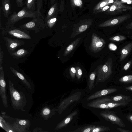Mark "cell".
<instances>
[{"instance_id": "8992f818", "label": "cell", "mask_w": 132, "mask_h": 132, "mask_svg": "<svg viewBox=\"0 0 132 132\" xmlns=\"http://www.w3.org/2000/svg\"><path fill=\"white\" fill-rule=\"evenodd\" d=\"M105 44L104 40L93 33L92 35V42L89 48L92 52H98L105 47Z\"/></svg>"}, {"instance_id": "e575fe53", "label": "cell", "mask_w": 132, "mask_h": 132, "mask_svg": "<svg viewBox=\"0 0 132 132\" xmlns=\"http://www.w3.org/2000/svg\"><path fill=\"white\" fill-rule=\"evenodd\" d=\"M112 4V3L111 4H108L102 8L101 9L98 10L95 12V13H101L106 11L110 7L111 5Z\"/></svg>"}, {"instance_id": "7a4b0ae2", "label": "cell", "mask_w": 132, "mask_h": 132, "mask_svg": "<svg viewBox=\"0 0 132 132\" xmlns=\"http://www.w3.org/2000/svg\"><path fill=\"white\" fill-rule=\"evenodd\" d=\"M112 59L110 57L103 65H100L95 69L97 76L96 84L107 80L112 73Z\"/></svg>"}, {"instance_id": "f35d334b", "label": "cell", "mask_w": 132, "mask_h": 132, "mask_svg": "<svg viewBox=\"0 0 132 132\" xmlns=\"http://www.w3.org/2000/svg\"><path fill=\"white\" fill-rule=\"evenodd\" d=\"M109 48L111 50L114 51L116 50L117 48L116 46L114 44L111 43L109 45Z\"/></svg>"}, {"instance_id": "ab89813d", "label": "cell", "mask_w": 132, "mask_h": 132, "mask_svg": "<svg viewBox=\"0 0 132 132\" xmlns=\"http://www.w3.org/2000/svg\"><path fill=\"white\" fill-rule=\"evenodd\" d=\"M122 3H127L128 4H132V0H121Z\"/></svg>"}, {"instance_id": "9a60e30c", "label": "cell", "mask_w": 132, "mask_h": 132, "mask_svg": "<svg viewBox=\"0 0 132 132\" xmlns=\"http://www.w3.org/2000/svg\"><path fill=\"white\" fill-rule=\"evenodd\" d=\"M132 50V42L129 43L123 47L120 53V60L122 61L128 56Z\"/></svg>"}, {"instance_id": "4316f807", "label": "cell", "mask_w": 132, "mask_h": 132, "mask_svg": "<svg viewBox=\"0 0 132 132\" xmlns=\"http://www.w3.org/2000/svg\"><path fill=\"white\" fill-rule=\"evenodd\" d=\"M119 80L120 82L124 84L132 83V75L123 76L119 79Z\"/></svg>"}, {"instance_id": "7dc6e473", "label": "cell", "mask_w": 132, "mask_h": 132, "mask_svg": "<svg viewBox=\"0 0 132 132\" xmlns=\"http://www.w3.org/2000/svg\"><path fill=\"white\" fill-rule=\"evenodd\" d=\"M125 89L127 90L132 91V86L126 87Z\"/></svg>"}, {"instance_id": "30bf717a", "label": "cell", "mask_w": 132, "mask_h": 132, "mask_svg": "<svg viewBox=\"0 0 132 132\" xmlns=\"http://www.w3.org/2000/svg\"><path fill=\"white\" fill-rule=\"evenodd\" d=\"M6 84L3 72H1L0 75V95L4 106L8 107L7 98L6 92Z\"/></svg>"}, {"instance_id": "d6a6232c", "label": "cell", "mask_w": 132, "mask_h": 132, "mask_svg": "<svg viewBox=\"0 0 132 132\" xmlns=\"http://www.w3.org/2000/svg\"><path fill=\"white\" fill-rule=\"evenodd\" d=\"M56 17H52L46 20L48 25L50 27H52L57 21Z\"/></svg>"}, {"instance_id": "e0dca14e", "label": "cell", "mask_w": 132, "mask_h": 132, "mask_svg": "<svg viewBox=\"0 0 132 132\" xmlns=\"http://www.w3.org/2000/svg\"><path fill=\"white\" fill-rule=\"evenodd\" d=\"M110 98L112 101L115 102H129L132 100L130 96L120 94L111 96Z\"/></svg>"}, {"instance_id": "52a82bcc", "label": "cell", "mask_w": 132, "mask_h": 132, "mask_svg": "<svg viewBox=\"0 0 132 132\" xmlns=\"http://www.w3.org/2000/svg\"><path fill=\"white\" fill-rule=\"evenodd\" d=\"M131 17V16L129 14L118 16L106 21L100 24L98 26L103 27L116 26L125 21Z\"/></svg>"}, {"instance_id": "4dcf8cb0", "label": "cell", "mask_w": 132, "mask_h": 132, "mask_svg": "<svg viewBox=\"0 0 132 132\" xmlns=\"http://www.w3.org/2000/svg\"><path fill=\"white\" fill-rule=\"evenodd\" d=\"M36 4L37 5L36 11L39 16L43 19H44V17L43 16L41 12V9L42 6V0H37Z\"/></svg>"}, {"instance_id": "d4e9b609", "label": "cell", "mask_w": 132, "mask_h": 132, "mask_svg": "<svg viewBox=\"0 0 132 132\" xmlns=\"http://www.w3.org/2000/svg\"><path fill=\"white\" fill-rule=\"evenodd\" d=\"M96 74V72L95 71L94 72H92L89 76L88 79V86L89 89L90 91L95 87L94 83Z\"/></svg>"}, {"instance_id": "d6986e66", "label": "cell", "mask_w": 132, "mask_h": 132, "mask_svg": "<svg viewBox=\"0 0 132 132\" xmlns=\"http://www.w3.org/2000/svg\"><path fill=\"white\" fill-rule=\"evenodd\" d=\"M115 0H103L100 2L93 8V12H95L101 9L103 7L113 3Z\"/></svg>"}, {"instance_id": "ac0fdd59", "label": "cell", "mask_w": 132, "mask_h": 132, "mask_svg": "<svg viewBox=\"0 0 132 132\" xmlns=\"http://www.w3.org/2000/svg\"><path fill=\"white\" fill-rule=\"evenodd\" d=\"M9 32L10 34L19 38H30V37L28 35L19 30H12L10 31Z\"/></svg>"}, {"instance_id": "f1b7e54d", "label": "cell", "mask_w": 132, "mask_h": 132, "mask_svg": "<svg viewBox=\"0 0 132 132\" xmlns=\"http://www.w3.org/2000/svg\"><path fill=\"white\" fill-rule=\"evenodd\" d=\"M110 130V128L108 127L102 126H95L91 132H104Z\"/></svg>"}, {"instance_id": "8d00e7d4", "label": "cell", "mask_w": 132, "mask_h": 132, "mask_svg": "<svg viewBox=\"0 0 132 132\" xmlns=\"http://www.w3.org/2000/svg\"><path fill=\"white\" fill-rule=\"evenodd\" d=\"M15 1L17 6L18 7H21L25 4L24 3L25 0H15Z\"/></svg>"}, {"instance_id": "603a6c76", "label": "cell", "mask_w": 132, "mask_h": 132, "mask_svg": "<svg viewBox=\"0 0 132 132\" xmlns=\"http://www.w3.org/2000/svg\"><path fill=\"white\" fill-rule=\"evenodd\" d=\"M25 4L27 10L34 11L36 9L37 0H25Z\"/></svg>"}, {"instance_id": "60d3db41", "label": "cell", "mask_w": 132, "mask_h": 132, "mask_svg": "<svg viewBox=\"0 0 132 132\" xmlns=\"http://www.w3.org/2000/svg\"><path fill=\"white\" fill-rule=\"evenodd\" d=\"M117 129L119 131L121 132H131V131L129 130H126L125 129H122L121 128L117 127Z\"/></svg>"}, {"instance_id": "5bb4252c", "label": "cell", "mask_w": 132, "mask_h": 132, "mask_svg": "<svg viewBox=\"0 0 132 132\" xmlns=\"http://www.w3.org/2000/svg\"><path fill=\"white\" fill-rule=\"evenodd\" d=\"M55 114V109L46 106L42 110L40 114L44 120H47Z\"/></svg>"}, {"instance_id": "f907efd6", "label": "cell", "mask_w": 132, "mask_h": 132, "mask_svg": "<svg viewBox=\"0 0 132 132\" xmlns=\"http://www.w3.org/2000/svg\"><path fill=\"white\" fill-rule=\"evenodd\" d=\"M130 38H132V35L130 36Z\"/></svg>"}, {"instance_id": "f6af8a7d", "label": "cell", "mask_w": 132, "mask_h": 132, "mask_svg": "<svg viewBox=\"0 0 132 132\" xmlns=\"http://www.w3.org/2000/svg\"><path fill=\"white\" fill-rule=\"evenodd\" d=\"M126 27L127 29H132V22L128 24Z\"/></svg>"}, {"instance_id": "2e32d148", "label": "cell", "mask_w": 132, "mask_h": 132, "mask_svg": "<svg viewBox=\"0 0 132 132\" xmlns=\"http://www.w3.org/2000/svg\"><path fill=\"white\" fill-rule=\"evenodd\" d=\"M59 11L57 3L52 4L47 13L45 20L46 21L52 17H56Z\"/></svg>"}, {"instance_id": "83f0119b", "label": "cell", "mask_w": 132, "mask_h": 132, "mask_svg": "<svg viewBox=\"0 0 132 132\" xmlns=\"http://www.w3.org/2000/svg\"><path fill=\"white\" fill-rule=\"evenodd\" d=\"M14 73L21 80L22 82L29 89L31 88V85L29 82L23 76L21 73L15 71Z\"/></svg>"}, {"instance_id": "bcb514c9", "label": "cell", "mask_w": 132, "mask_h": 132, "mask_svg": "<svg viewBox=\"0 0 132 132\" xmlns=\"http://www.w3.org/2000/svg\"><path fill=\"white\" fill-rule=\"evenodd\" d=\"M17 44L16 43H13L10 45V46L12 48H14L17 46Z\"/></svg>"}, {"instance_id": "c3c4849f", "label": "cell", "mask_w": 132, "mask_h": 132, "mask_svg": "<svg viewBox=\"0 0 132 132\" xmlns=\"http://www.w3.org/2000/svg\"><path fill=\"white\" fill-rule=\"evenodd\" d=\"M55 1V0H50L51 4L52 5L54 4Z\"/></svg>"}, {"instance_id": "7c38bea8", "label": "cell", "mask_w": 132, "mask_h": 132, "mask_svg": "<svg viewBox=\"0 0 132 132\" xmlns=\"http://www.w3.org/2000/svg\"><path fill=\"white\" fill-rule=\"evenodd\" d=\"M77 111H74L69 114L66 118L57 124L55 128V130H58L65 127L72 120L73 117L77 113Z\"/></svg>"}, {"instance_id": "44dd1931", "label": "cell", "mask_w": 132, "mask_h": 132, "mask_svg": "<svg viewBox=\"0 0 132 132\" xmlns=\"http://www.w3.org/2000/svg\"><path fill=\"white\" fill-rule=\"evenodd\" d=\"M92 21V20L90 19L84 20L83 24L80 25L77 29L78 32L80 33L86 30L91 25Z\"/></svg>"}, {"instance_id": "7402d4cb", "label": "cell", "mask_w": 132, "mask_h": 132, "mask_svg": "<svg viewBox=\"0 0 132 132\" xmlns=\"http://www.w3.org/2000/svg\"><path fill=\"white\" fill-rule=\"evenodd\" d=\"M0 126L4 130L7 132H15L13 126L6 122L1 117Z\"/></svg>"}, {"instance_id": "5b68a950", "label": "cell", "mask_w": 132, "mask_h": 132, "mask_svg": "<svg viewBox=\"0 0 132 132\" xmlns=\"http://www.w3.org/2000/svg\"><path fill=\"white\" fill-rule=\"evenodd\" d=\"M132 9V7L123 4L121 1L115 0L110 7L105 12L109 14H115Z\"/></svg>"}, {"instance_id": "484cf974", "label": "cell", "mask_w": 132, "mask_h": 132, "mask_svg": "<svg viewBox=\"0 0 132 132\" xmlns=\"http://www.w3.org/2000/svg\"><path fill=\"white\" fill-rule=\"evenodd\" d=\"M95 125H90L82 127L72 131L73 132H91L92 130L95 127Z\"/></svg>"}, {"instance_id": "ee69618b", "label": "cell", "mask_w": 132, "mask_h": 132, "mask_svg": "<svg viewBox=\"0 0 132 132\" xmlns=\"http://www.w3.org/2000/svg\"><path fill=\"white\" fill-rule=\"evenodd\" d=\"M24 52V50L21 49L19 50L17 52V54L18 55H21L23 54Z\"/></svg>"}, {"instance_id": "6da1fadb", "label": "cell", "mask_w": 132, "mask_h": 132, "mask_svg": "<svg viewBox=\"0 0 132 132\" xmlns=\"http://www.w3.org/2000/svg\"><path fill=\"white\" fill-rule=\"evenodd\" d=\"M9 87L13 108L25 111V110L23 108L27 103L25 95L22 92H19L16 90L10 80L9 82Z\"/></svg>"}, {"instance_id": "681fc988", "label": "cell", "mask_w": 132, "mask_h": 132, "mask_svg": "<svg viewBox=\"0 0 132 132\" xmlns=\"http://www.w3.org/2000/svg\"><path fill=\"white\" fill-rule=\"evenodd\" d=\"M45 2H47V0H45Z\"/></svg>"}, {"instance_id": "7bdbcfd3", "label": "cell", "mask_w": 132, "mask_h": 132, "mask_svg": "<svg viewBox=\"0 0 132 132\" xmlns=\"http://www.w3.org/2000/svg\"><path fill=\"white\" fill-rule=\"evenodd\" d=\"M64 5L63 1H61V4L60 5L59 11H60L62 12L64 9V6L63 5Z\"/></svg>"}, {"instance_id": "74e56055", "label": "cell", "mask_w": 132, "mask_h": 132, "mask_svg": "<svg viewBox=\"0 0 132 132\" xmlns=\"http://www.w3.org/2000/svg\"><path fill=\"white\" fill-rule=\"evenodd\" d=\"M132 61L131 60L129 61L126 63L124 66L123 67V69L125 70H127L128 69L132 63Z\"/></svg>"}, {"instance_id": "d590c367", "label": "cell", "mask_w": 132, "mask_h": 132, "mask_svg": "<svg viewBox=\"0 0 132 132\" xmlns=\"http://www.w3.org/2000/svg\"><path fill=\"white\" fill-rule=\"evenodd\" d=\"M69 72L70 76L72 79H74L76 74V69L74 67L71 68L69 69Z\"/></svg>"}, {"instance_id": "4fadbf2b", "label": "cell", "mask_w": 132, "mask_h": 132, "mask_svg": "<svg viewBox=\"0 0 132 132\" xmlns=\"http://www.w3.org/2000/svg\"><path fill=\"white\" fill-rule=\"evenodd\" d=\"M2 6L1 7L5 18H8L11 13V2L10 0H1Z\"/></svg>"}, {"instance_id": "8fae6325", "label": "cell", "mask_w": 132, "mask_h": 132, "mask_svg": "<svg viewBox=\"0 0 132 132\" xmlns=\"http://www.w3.org/2000/svg\"><path fill=\"white\" fill-rule=\"evenodd\" d=\"M118 90L116 88H111L104 89L98 91L89 96L87 100L88 101L103 96L116 92Z\"/></svg>"}, {"instance_id": "836d02e7", "label": "cell", "mask_w": 132, "mask_h": 132, "mask_svg": "<svg viewBox=\"0 0 132 132\" xmlns=\"http://www.w3.org/2000/svg\"><path fill=\"white\" fill-rule=\"evenodd\" d=\"M76 76L77 79H79L81 78L82 74V71L79 67H76Z\"/></svg>"}, {"instance_id": "cb8c5ba5", "label": "cell", "mask_w": 132, "mask_h": 132, "mask_svg": "<svg viewBox=\"0 0 132 132\" xmlns=\"http://www.w3.org/2000/svg\"><path fill=\"white\" fill-rule=\"evenodd\" d=\"M129 103V102H115L112 101L107 102L106 104L110 109L120 106H125Z\"/></svg>"}, {"instance_id": "9c48e42d", "label": "cell", "mask_w": 132, "mask_h": 132, "mask_svg": "<svg viewBox=\"0 0 132 132\" xmlns=\"http://www.w3.org/2000/svg\"><path fill=\"white\" fill-rule=\"evenodd\" d=\"M112 101L110 98L106 97L101 99H97L89 103L87 106L89 107L101 109H110L106 104L108 102Z\"/></svg>"}, {"instance_id": "816d5d0a", "label": "cell", "mask_w": 132, "mask_h": 132, "mask_svg": "<svg viewBox=\"0 0 132 132\" xmlns=\"http://www.w3.org/2000/svg\"></svg>"}, {"instance_id": "1f68e13d", "label": "cell", "mask_w": 132, "mask_h": 132, "mask_svg": "<svg viewBox=\"0 0 132 132\" xmlns=\"http://www.w3.org/2000/svg\"><path fill=\"white\" fill-rule=\"evenodd\" d=\"M126 38V37L124 36L118 35L112 36L109 39L112 41L119 42L123 41Z\"/></svg>"}, {"instance_id": "277c9868", "label": "cell", "mask_w": 132, "mask_h": 132, "mask_svg": "<svg viewBox=\"0 0 132 132\" xmlns=\"http://www.w3.org/2000/svg\"><path fill=\"white\" fill-rule=\"evenodd\" d=\"M100 115L107 121L112 124L117 125L121 127H125V125L122 120L118 117L114 111L104 110L101 112Z\"/></svg>"}, {"instance_id": "f546056e", "label": "cell", "mask_w": 132, "mask_h": 132, "mask_svg": "<svg viewBox=\"0 0 132 132\" xmlns=\"http://www.w3.org/2000/svg\"><path fill=\"white\" fill-rule=\"evenodd\" d=\"M71 7L73 9L75 7L81 8L82 7L83 2L82 0H70Z\"/></svg>"}, {"instance_id": "ffe728a7", "label": "cell", "mask_w": 132, "mask_h": 132, "mask_svg": "<svg viewBox=\"0 0 132 132\" xmlns=\"http://www.w3.org/2000/svg\"><path fill=\"white\" fill-rule=\"evenodd\" d=\"M80 39V38H79L76 39L68 46L64 52V56H65L68 55L73 50L78 43Z\"/></svg>"}, {"instance_id": "ba28073f", "label": "cell", "mask_w": 132, "mask_h": 132, "mask_svg": "<svg viewBox=\"0 0 132 132\" xmlns=\"http://www.w3.org/2000/svg\"><path fill=\"white\" fill-rule=\"evenodd\" d=\"M30 123L28 119H16L12 125L15 132H26L30 125Z\"/></svg>"}, {"instance_id": "3957f363", "label": "cell", "mask_w": 132, "mask_h": 132, "mask_svg": "<svg viewBox=\"0 0 132 132\" xmlns=\"http://www.w3.org/2000/svg\"><path fill=\"white\" fill-rule=\"evenodd\" d=\"M39 16L37 11H28L26 6L18 12H14L8 17L7 20V24H13L20 20L26 18H30L33 19Z\"/></svg>"}, {"instance_id": "b9f144b4", "label": "cell", "mask_w": 132, "mask_h": 132, "mask_svg": "<svg viewBox=\"0 0 132 132\" xmlns=\"http://www.w3.org/2000/svg\"><path fill=\"white\" fill-rule=\"evenodd\" d=\"M127 119L132 123V114H129L127 116Z\"/></svg>"}]
</instances>
